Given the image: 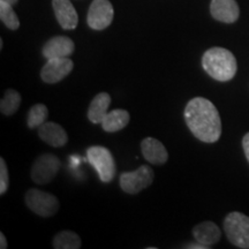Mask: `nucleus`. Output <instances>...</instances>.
I'll use <instances>...</instances> for the list:
<instances>
[{
    "label": "nucleus",
    "instance_id": "obj_1",
    "mask_svg": "<svg viewBox=\"0 0 249 249\" xmlns=\"http://www.w3.org/2000/svg\"><path fill=\"white\" fill-rule=\"evenodd\" d=\"M185 121L196 139L205 143H214L222 135V121L216 107L209 99L195 97L187 103Z\"/></svg>",
    "mask_w": 249,
    "mask_h": 249
},
{
    "label": "nucleus",
    "instance_id": "obj_2",
    "mask_svg": "<svg viewBox=\"0 0 249 249\" xmlns=\"http://www.w3.org/2000/svg\"><path fill=\"white\" fill-rule=\"evenodd\" d=\"M202 67L208 75L220 82L231 81L238 71L235 57L224 48H211L205 51L202 57Z\"/></svg>",
    "mask_w": 249,
    "mask_h": 249
},
{
    "label": "nucleus",
    "instance_id": "obj_3",
    "mask_svg": "<svg viewBox=\"0 0 249 249\" xmlns=\"http://www.w3.org/2000/svg\"><path fill=\"white\" fill-rule=\"evenodd\" d=\"M87 158L95 167L102 182L108 183L114 179L117 173V165L113 155L107 148L102 145H92L87 150Z\"/></svg>",
    "mask_w": 249,
    "mask_h": 249
},
{
    "label": "nucleus",
    "instance_id": "obj_4",
    "mask_svg": "<svg viewBox=\"0 0 249 249\" xmlns=\"http://www.w3.org/2000/svg\"><path fill=\"white\" fill-rule=\"evenodd\" d=\"M224 231L227 239L235 247L249 249V217L234 211L224 219Z\"/></svg>",
    "mask_w": 249,
    "mask_h": 249
},
{
    "label": "nucleus",
    "instance_id": "obj_5",
    "mask_svg": "<svg viewBox=\"0 0 249 249\" xmlns=\"http://www.w3.org/2000/svg\"><path fill=\"white\" fill-rule=\"evenodd\" d=\"M27 207L40 217H51L58 213L60 204L54 195L37 188L28 189L24 196Z\"/></svg>",
    "mask_w": 249,
    "mask_h": 249
},
{
    "label": "nucleus",
    "instance_id": "obj_6",
    "mask_svg": "<svg viewBox=\"0 0 249 249\" xmlns=\"http://www.w3.org/2000/svg\"><path fill=\"white\" fill-rule=\"evenodd\" d=\"M60 160L55 155L43 154L36 158L31 166L30 177L37 185L51 182L60 170Z\"/></svg>",
    "mask_w": 249,
    "mask_h": 249
},
{
    "label": "nucleus",
    "instance_id": "obj_7",
    "mask_svg": "<svg viewBox=\"0 0 249 249\" xmlns=\"http://www.w3.org/2000/svg\"><path fill=\"white\" fill-rule=\"evenodd\" d=\"M154 171L148 165H142L132 172H124L120 176L119 182L121 189L127 194L135 195L148 188L154 181Z\"/></svg>",
    "mask_w": 249,
    "mask_h": 249
},
{
    "label": "nucleus",
    "instance_id": "obj_8",
    "mask_svg": "<svg viewBox=\"0 0 249 249\" xmlns=\"http://www.w3.org/2000/svg\"><path fill=\"white\" fill-rule=\"evenodd\" d=\"M113 15V6L108 0H93L87 15V22L93 30H104L112 23Z\"/></svg>",
    "mask_w": 249,
    "mask_h": 249
},
{
    "label": "nucleus",
    "instance_id": "obj_9",
    "mask_svg": "<svg viewBox=\"0 0 249 249\" xmlns=\"http://www.w3.org/2000/svg\"><path fill=\"white\" fill-rule=\"evenodd\" d=\"M74 64L70 58H53L48 59L46 64L40 71V77L45 83L53 85L60 82L70 75L73 71Z\"/></svg>",
    "mask_w": 249,
    "mask_h": 249
},
{
    "label": "nucleus",
    "instance_id": "obj_10",
    "mask_svg": "<svg viewBox=\"0 0 249 249\" xmlns=\"http://www.w3.org/2000/svg\"><path fill=\"white\" fill-rule=\"evenodd\" d=\"M75 50V44L70 37L55 36L45 43L42 49V53L46 59L70 58Z\"/></svg>",
    "mask_w": 249,
    "mask_h": 249
},
{
    "label": "nucleus",
    "instance_id": "obj_11",
    "mask_svg": "<svg viewBox=\"0 0 249 249\" xmlns=\"http://www.w3.org/2000/svg\"><path fill=\"white\" fill-rule=\"evenodd\" d=\"M210 13L214 20L233 23L239 18V6L235 0H211Z\"/></svg>",
    "mask_w": 249,
    "mask_h": 249
},
{
    "label": "nucleus",
    "instance_id": "obj_12",
    "mask_svg": "<svg viewBox=\"0 0 249 249\" xmlns=\"http://www.w3.org/2000/svg\"><path fill=\"white\" fill-rule=\"evenodd\" d=\"M52 6L59 24L62 29H75L79 22V17L70 0H52Z\"/></svg>",
    "mask_w": 249,
    "mask_h": 249
},
{
    "label": "nucleus",
    "instance_id": "obj_13",
    "mask_svg": "<svg viewBox=\"0 0 249 249\" xmlns=\"http://www.w3.org/2000/svg\"><path fill=\"white\" fill-rule=\"evenodd\" d=\"M141 151L144 160L154 165H163L169 160V152L164 144L154 138H147L141 142Z\"/></svg>",
    "mask_w": 249,
    "mask_h": 249
},
{
    "label": "nucleus",
    "instance_id": "obj_14",
    "mask_svg": "<svg viewBox=\"0 0 249 249\" xmlns=\"http://www.w3.org/2000/svg\"><path fill=\"white\" fill-rule=\"evenodd\" d=\"M38 135L42 141L53 148H61L68 142V135L60 124L55 123H45L38 127Z\"/></svg>",
    "mask_w": 249,
    "mask_h": 249
},
{
    "label": "nucleus",
    "instance_id": "obj_15",
    "mask_svg": "<svg viewBox=\"0 0 249 249\" xmlns=\"http://www.w3.org/2000/svg\"><path fill=\"white\" fill-rule=\"evenodd\" d=\"M193 236L196 242L207 246L208 248L213 247V245L217 244L220 240L222 232L219 227L213 222H203L193 229Z\"/></svg>",
    "mask_w": 249,
    "mask_h": 249
},
{
    "label": "nucleus",
    "instance_id": "obj_16",
    "mask_svg": "<svg viewBox=\"0 0 249 249\" xmlns=\"http://www.w3.org/2000/svg\"><path fill=\"white\" fill-rule=\"evenodd\" d=\"M111 104V96L107 92H99L90 103L88 108V119L92 124H102L103 119L108 113L107 110Z\"/></svg>",
    "mask_w": 249,
    "mask_h": 249
},
{
    "label": "nucleus",
    "instance_id": "obj_17",
    "mask_svg": "<svg viewBox=\"0 0 249 249\" xmlns=\"http://www.w3.org/2000/svg\"><path fill=\"white\" fill-rule=\"evenodd\" d=\"M130 116L128 112L123 108H117V110L108 112L101 124L107 133H116L124 129L128 124Z\"/></svg>",
    "mask_w": 249,
    "mask_h": 249
},
{
    "label": "nucleus",
    "instance_id": "obj_18",
    "mask_svg": "<svg viewBox=\"0 0 249 249\" xmlns=\"http://www.w3.org/2000/svg\"><path fill=\"white\" fill-rule=\"evenodd\" d=\"M82 241L75 232L61 231L52 239V246L55 249H80Z\"/></svg>",
    "mask_w": 249,
    "mask_h": 249
},
{
    "label": "nucleus",
    "instance_id": "obj_19",
    "mask_svg": "<svg viewBox=\"0 0 249 249\" xmlns=\"http://www.w3.org/2000/svg\"><path fill=\"white\" fill-rule=\"evenodd\" d=\"M21 101L22 97L17 90L7 89L4 93V97L0 101V111L4 116H13L20 107Z\"/></svg>",
    "mask_w": 249,
    "mask_h": 249
},
{
    "label": "nucleus",
    "instance_id": "obj_20",
    "mask_svg": "<svg viewBox=\"0 0 249 249\" xmlns=\"http://www.w3.org/2000/svg\"><path fill=\"white\" fill-rule=\"evenodd\" d=\"M49 117V110L44 104H35L28 112L27 124L30 129L38 128Z\"/></svg>",
    "mask_w": 249,
    "mask_h": 249
},
{
    "label": "nucleus",
    "instance_id": "obj_21",
    "mask_svg": "<svg viewBox=\"0 0 249 249\" xmlns=\"http://www.w3.org/2000/svg\"><path fill=\"white\" fill-rule=\"evenodd\" d=\"M0 18L8 29L18 30L20 27V20L14 12L13 5L1 1V0H0Z\"/></svg>",
    "mask_w": 249,
    "mask_h": 249
},
{
    "label": "nucleus",
    "instance_id": "obj_22",
    "mask_svg": "<svg viewBox=\"0 0 249 249\" xmlns=\"http://www.w3.org/2000/svg\"><path fill=\"white\" fill-rule=\"evenodd\" d=\"M9 177L7 165L4 158H0V194L4 195L8 189Z\"/></svg>",
    "mask_w": 249,
    "mask_h": 249
},
{
    "label": "nucleus",
    "instance_id": "obj_23",
    "mask_svg": "<svg viewBox=\"0 0 249 249\" xmlns=\"http://www.w3.org/2000/svg\"><path fill=\"white\" fill-rule=\"evenodd\" d=\"M242 148H244L246 158H247L248 163H249V133L246 134L242 139Z\"/></svg>",
    "mask_w": 249,
    "mask_h": 249
},
{
    "label": "nucleus",
    "instance_id": "obj_24",
    "mask_svg": "<svg viewBox=\"0 0 249 249\" xmlns=\"http://www.w3.org/2000/svg\"><path fill=\"white\" fill-rule=\"evenodd\" d=\"M185 248H189V249H208L207 246L200 244V242H196V244H189L188 246H186Z\"/></svg>",
    "mask_w": 249,
    "mask_h": 249
},
{
    "label": "nucleus",
    "instance_id": "obj_25",
    "mask_svg": "<svg viewBox=\"0 0 249 249\" xmlns=\"http://www.w3.org/2000/svg\"><path fill=\"white\" fill-rule=\"evenodd\" d=\"M0 248L6 249L7 248V240H6L4 233H0Z\"/></svg>",
    "mask_w": 249,
    "mask_h": 249
},
{
    "label": "nucleus",
    "instance_id": "obj_26",
    "mask_svg": "<svg viewBox=\"0 0 249 249\" xmlns=\"http://www.w3.org/2000/svg\"><path fill=\"white\" fill-rule=\"evenodd\" d=\"M1 1L8 2V4H11V5H15L18 2V0H1Z\"/></svg>",
    "mask_w": 249,
    "mask_h": 249
}]
</instances>
